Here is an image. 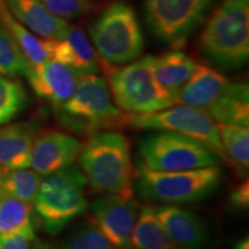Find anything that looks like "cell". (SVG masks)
Returning <instances> with one entry per match:
<instances>
[{"label":"cell","instance_id":"1","mask_svg":"<svg viewBox=\"0 0 249 249\" xmlns=\"http://www.w3.org/2000/svg\"><path fill=\"white\" fill-rule=\"evenodd\" d=\"M81 171L96 192L133 196L135 169L129 140L118 132L97 133L80 154Z\"/></svg>","mask_w":249,"mask_h":249},{"label":"cell","instance_id":"2","mask_svg":"<svg viewBox=\"0 0 249 249\" xmlns=\"http://www.w3.org/2000/svg\"><path fill=\"white\" fill-rule=\"evenodd\" d=\"M200 52L224 70H238L249 58V0H223L200 39Z\"/></svg>","mask_w":249,"mask_h":249},{"label":"cell","instance_id":"3","mask_svg":"<svg viewBox=\"0 0 249 249\" xmlns=\"http://www.w3.org/2000/svg\"><path fill=\"white\" fill-rule=\"evenodd\" d=\"M136 191L147 200L185 204L208 197L222 181L217 165L186 171H152L142 163L136 170Z\"/></svg>","mask_w":249,"mask_h":249},{"label":"cell","instance_id":"4","mask_svg":"<svg viewBox=\"0 0 249 249\" xmlns=\"http://www.w3.org/2000/svg\"><path fill=\"white\" fill-rule=\"evenodd\" d=\"M155 57L147 55L129 65L108 70V88L119 110L149 113L176 105V97L160 85L154 73Z\"/></svg>","mask_w":249,"mask_h":249},{"label":"cell","instance_id":"5","mask_svg":"<svg viewBox=\"0 0 249 249\" xmlns=\"http://www.w3.org/2000/svg\"><path fill=\"white\" fill-rule=\"evenodd\" d=\"M60 108L62 124L88 135L123 126L126 117L114 105L107 80L97 74H82L75 91Z\"/></svg>","mask_w":249,"mask_h":249},{"label":"cell","instance_id":"6","mask_svg":"<svg viewBox=\"0 0 249 249\" xmlns=\"http://www.w3.org/2000/svg\"><path fill=\"white\" fill-rule=\"evenodd\" d=\"M87 183L85 173L73 165L42 179L34 204L50 234L57 235L87 209Z\"/></svg>","mask_w":249,"mask_h":249},{"label":"cell","instance_id":"7","mask_svg":"<svg viewBox=\"0 0 249 249\" xmlns=\"http://www.w3.org/2000/svg\"><path fill=\"white\" fill-rule=\"evenodd\" d=\"M90 36L99 57L111 66L136 60L144 44L135 11L123 1L113 2L99 15Z\"/></svg>","mask_w":249,"mask_h":249},{"label":"cell","instance_id":"8","mask_svg":"<svg viewBox=\"0 0 249 249\" xmlns=\"http://www.w3.org/2000/svg\"><path fill=\"white\" fill-rule=\"evenodd\" d=\"M124 124L136 129L172 132L201 143L218 158L226 161L217 124L200 108L178 105L149 113L128 114Z\"/></svg>","mask_w":249,"mask_h":249},{"label":"cell","instance_id":"9","mask_svg":"<svg viewBox=\"0 0 249 249\" xmlns=\"http://www.w3.org/2000/svg\"><path fill=\"white\" fill-rule=\"evenodd\" d=\"M142 164L152 171H186L217 165L218 157L201 143L172 132L140 140Z\"/></svg>","mask_w":249,"mask_h":249},{"label":"cell","instance_id":"10","mask_svg":"<svg viewBox=\"0 0 249 249\" xmlns=\"http://www.w3.org/2000/svg\"><path fill=\"white\" fill-rule=\"evenodd\" d=\"M214 0H145V21L161 42L178 50L203 22Z\"/></svg>","mask_w":249,"mask_h":249},{"label":"cell","instance_id":"11","mask_svg":"<svg viewBox=\"0 0 249 249\" xmlns=\"http://www.w3.org/2000/svg\"><path fill=\"white\" fill-rule=\"evenodd\" d=\"M133 196L108 194L91 204L93 224L116 249H130V238L139 216Z\"/></svg>","mask_w":249,"mask_h":249},{"label":"cell","instance_id":"12","mask_svg":"<svg viewBox=\"0 0 249 249\" xmlns=\"http://www.w3.org/2000/svg\"><path fill=\"white\" fill-rule=\"evenodd\" d=\"M85 145L70 134L49 130L36 136L31 149L30 166L42 177L70 166L80 157Z\"/></svg>","mask_w":249,"mask_h":249},{"label":"cell","instance_id":"13","mask_svg":"<svg viewBox=\"0 0 249 249\" xmlns=\"http://www.w3.org/2000/svg\"><path fill=\"white\" fill-rule=\"evenodd\" d=\"M82 74L68 65L49 59L30 66L26 77L37 96L61 107L75 91Z\"/></svg>","mask_w":249,"mask_h":249},{"label":"cell","instance_id":"14","mask_svg":"<svg viewBox=\"0 0 249 249\" xmlns=\"http://www.w3.org/2000/svg\"><path fill=\"white\" fill-rule=\"evenodd\" d=\"M156 216L164 231L180 249H207L209 233L202 220L191 211L161 205L155 209Z\"/></svg>","mask_w":249,"mask_h":249},{"label":"cell","instance_id":"15","mask_svg":"<svg viewBox=\"0 0 249 249\" xmlns=\"http://www.w3.org/2000/svg\"><path fill=\"white\" fill-rule=\"evenodd\" d=\"M231 85V81L216 70L196 64L191 79L177 95V104L207 111Z\"/></svg>","mask_w":249,"mask_h":249},{"label":"cell","instance_id":"16","mask_svg":"<svg viewBox=\"0 0 249 249\" xmlns=\"http://www.w3.org/2000/svg\"><path fill=\"white\" fill-rule=\"evenodd\" d=\"M46 40L50 59L68 65L83 74H98L101 71L95 50L79 28L68 26L62 38Z\"/></svg>","mask_w":249,"mask_h":249},{"label":"cell","instance_id":"17","mask_svg":"<svg viewBox=\"0 0 249 249\" xmlns=\"http://www.w3.org/2000/svg\"><path fill=\"white\" fill-rule=\"evenodd\" d=\"M38 124L24 121L0 127V169L17 170L30 166L31 149Z\"/></svg>","mask_w":249,"mask_h":249},{"label":"cell","instance_id":"18","mask_svg":"<svg viewBox=\"0 0 249 249\" xmlns=\"http://www.w3.org/2000/svg\"><path fill=\"white\" fill-rule=\"evenodd\" d=\"M15 18L36 35L46 39H60L68 29L66 20L51 13L42 0H5Z\"/></svg>","mask_w":249,"mask_h":249},{"label":"cell","instance_id":"19","mask_svg":"<svg viewBox=\"0 0 249 249\" xmlns=\"http://www.w3.org/2000/svg\"><path fill=\"white\" fill-rule=\"evenodd\" d=\"M213 121L220 124L249 126V89L245 83L231 82L214 104L204 111Z\"/></svg>","mask_w":249,"mask_h":249},{"label":"cell","instance_id":"20","mask_svg":"<svg viewBox=\"0 0 249 249\" xmlns=\"http://www.w3.org/2000/svg\"><path fill=\"white\" fill-rule=\"evenodd\" d=\"M196 62L180 50H173L154 60V73L160 85L177 98L180 89L191 79ZM177 103V101H176Z\"/></svg>","mask_w":249,"mask_h":249},{"label":"cell","instance_id":"21","mask_svg":"<svg viewBox=\"0 0 249 249\" xmlns=\"http://www.w3.org/2000/svg\"><path fill=\"white\" fill-rule=\"evenodd\" d=\"M0 23L18 43L30 66H36L49 60L48 40L46 38L39 39L18 22L8 9L5 0H0Z\"/></svg>","mask_w":249,"mask_h":249},{"label":"cell","instance_id":"22","mask_svg":"<svg viewBox=\"0 0 249 249\" xmlns=\"http://www.w3.org/2000/svg\"><path fill=\"white\" fill-rule=\"evenodd\" d=\"M130 249H180L169 238L156 216L155 208L145 205L134 226Z\"/></svg>","mask_w":249,"mask_h":249},{"label":"cell","instance_id":"23","mask_svg":"<svg viewBox=\"0 0 249 249\" xmlns=\"http://www.w3.org/2000/svg\"><path fill=\"white\" fill-rule=\"evenodd\" d=\"M14 233L36 236L33 203H28L1 193L0 194V234H14Z\"/></svg>","mask_w":249,"mask_h":249},{"label":"cell","instance_id":"24","mask_svg":"<svg viewBox=\"0 0 249 249\" xmlns=\"http://www.w3.org/2000/svg\"><path fill=\"white\" fill-rule=\"evenodd\" d=\"M217 129L226 157V163L244 176L249 166L248 127L217 123Z\"/></svg>","mask_w":249,"mask_h":249},{"label":"cell","instance_id":"25","mask_svg":"<svg viewBox=\"0 0 249 249\" xmlns=\"http://www.w3.org/2000/svg\"><path fill=\"white\" fill-rule=\"evenodd\" d=\"M42 179V176L28 167L4 171L1 179V193L28 203H34Z\"/></svg>","mask_w":249,"mask_h":249},{"label":"cell","instance_id":"26","mask_svg":"<svg viewBox=\"0 0 249 249\" xmlns=\"http://www.w3.org/2000/svg\"><path fill=\"white\" fill-rule=\"evenodd\" d=\"M30 64L18 43L0 23V74L1 75H27Z\"/></svg>","mask_w":249,"mask_h":249},{"label":"cell","instance_id":"27","mask_svg":"<svg viewBox=\"0 0 249 249\" xmlns=\"http://www.w3.org/2000/svg\"><path fill=\"white\" fill-rule=\"evenodd\" d=\"M27 102V93L17 81L0 74V124H7L18 114Z\"/></svg>","mask_w":249,"mask_h":249},{"label":"cell","instance_id":"28","mask_svg":"<svg viewBox=\"0 0 249 249\" xmlns=\"http://www.w3.org/2000/svg\"><path fill=\"white\" fill-rule=\"evenodd\" d=\"M65 249H116L93 223H82L68 233Z\"/></svg>","mask_w":249,"mask_h":249},{"label":"cell","instance_id":"29","mask_svg":"<svg viewBox=\"0 0 249 249\" xmlns=\"http://www.w3.org/2000/svg\"><path fill=\"white\" fill-rule=\"evenodd\" d=\"M52 14L62 20L75 18L88 13L92 4L90 0H42Z\"/></svg>","mask_w":249,"mask_h":249},{"label":"cell","instance_id":"30","mask_svg":"<svg viewBox=\"0 0 249 249\" xmlns=\"http://www.w3.org/2000/svg\"><path fill=\"white\" fill-rule=\"evenodd\" d=\"M36 244V236L21 233L0 234V249H33Z\"/></svg>","mask_w":249,"mask_h":249},{"label":"cell","instance_id":"31","mask_svg":"<svg viewBox=\"0 0 249 249\" xmlns=\"http://www.w3.org/2000/svg\"><path fill=\"white\" fill-rule=\"evenodd\" d=\"M230 202L235 209H245L249 204V185L248 180L236 186L230 195Z\"/></svg>","mask_w":249,"mask_h":249},{"label":"cell","instance_id":"32","mask_svg":"<svg viewBox=\"0 0 249 249\" xmlns=\"http://www.w3.org/2000/svg\"><path fill=\"white\" fill-rule=\"evenodd\" d=\"M235 249H249V242L248 239H244V240L239 241L235 245Z\"/></svg>","mask_w":249,"mask_h":249},{"label":"cell","instance_id":"33","mask_svg":"<svg viewBox=\"0 0 249 249\" xmlns=\"http://www.w3.org/2000/svg\"><path fill=\"white\" fill-rule=\"evenodd\" d=\"M33 249H54V248L52 247V246H50V245L40 244V242L36 241V244H35V246H34Z\"/></svg>","mask_w":249,"mask_h":249},{"label":"cell","instance_id":"34","mask_svg":"<svg viewBox=\"0 0 249 249\" xmlns=\"http://www.w3.org/2000/svg\"><path fill=\"white\" fill-rule=\"evenodd\" d=\"M2 173H4V170L0 169V194H1V179H2Z\"/></svg>","mask_w":249,"mask_h":249}]
</instances>
